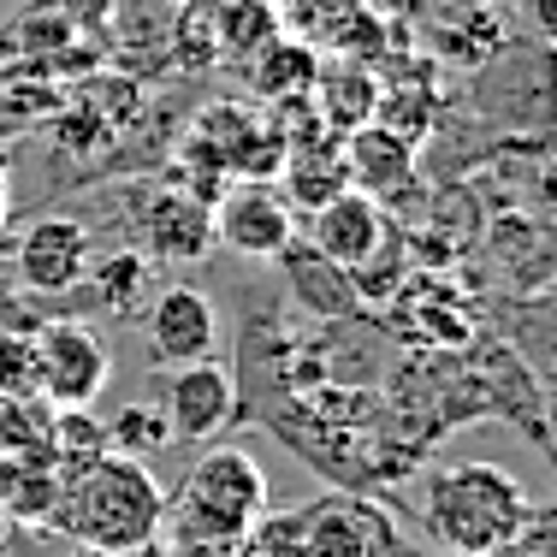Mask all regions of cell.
Returning a JSON list of instances; mask_svg holds the SVG:
<instances>
[{"label": "cell", "instance_id": "6da1fadb", "mask_svg": "<svg viewBox=\"0 0 557 557\" xmlns=\"http://www.w3.org/2000/svg\"><path fill=\"white\" fill-rule=\"evenodd\" d=\"M421 522L440 540L445 552L462 557H498L516 552L534 528V498L498 462H450V469L428 474V493H421Z\"/></svg>", "mask_w": 557, "mask_h": 557}, {"label": "cell", "instance_id": "7a4b0ae2", "mask_svg": "<svg viewBox=\"0 0 557 557\" xmlns=\"http://www.w3.org/2000/svg\"><path fill=\"white\" fill-rule=\"evenodd\" d=\"M48 522L65 528L77 546L137 557L143 546H154V534L166 528V493H161L149 462L108 450V457L89 462L84 474L60 481V504H54Z\"/></svg>", "mask_w": 557, "mask_h": 557}, {"label": "cell", "instance_id": "3957f363", "mask_svg": "<svg viewBox=\"0 0 557 557\" xmlns=\"http://www.w3.org/2000/svg\"><path fill=\"white\" fill-rule=\"evenodd\" d=\"M268 510V469L237 445H214L196 457V469L184 474V493L172 498V540H202V546L232 552Z\"/></svg>", "mask_w": 557, "mask_h": 557}, {"label": "cell", "instance_id": "277c9868", "mask_svg": "<svg viewBox=\"0 0 557 557\" xmlns=\"http://www.w3.org/2000/svg\"><path fill=\"white\" fill-rule=\"evenodd\" d=\"M36 362H42V397L54 409H89L113 380V356L96 326L48 321L36 326Z\"/></svg>", "mask_w": 557, "mask_h": 557}, {"label": "cell", "instance_id": "5b68a950", "mask_svg": "<svg viewBox=\"0 0 557 557\" xmlns=\"http://www.w3.org/2000/svg\"><path fill=\"white\" fill-rule=\"evenodd\" d=\"M302 516V552L309 557H404V534L386 510L356 498H321Z\"/></svg>", "mask_w": 557, "mask_h": 557}, {"label": "cell", "instance_id": "8992f818", "mask_svg": "<svg viewBox=\"0 0 557 557\" xmlns=\"http://www.w3.org/2000/svg\"><path fill=\"white\" fill-rule=\"evenodd\" d=\"M161 416H166L172 440H190V445L220 440V433L237 421V380H232V368H225V362L172 368V374H166V397H161Z\"/></svg>", "mask_w": 557, "mask_h": 557}, {"label": "cell", "instance_id": "52a82bcc", "mask_svg": "<svg viewBox=\"0 0 557 557\" xmlns=\"http://www.w3.org/2000/svg\"><path fill=\"white\" fill-rule=\"evenodd\" d=\"M208 214H214V244H225L244 261H273L297 237V220H290L285 196H273L268 184H232Z\"/></svg>", "mask_w": 557, "mask_h": 557}, {"label": "cell", "instance_id": "ba28073f", "mask_svg": "<svg viewBox=\"0 0 557 557\" xmlns=\"http://www.w3.org/2000/svg\"><path fill=\"white\" fill-rule=\"evenodd\" d=\"M143 338H149L154 362H166V368L214 362V350H220V309L196 285H166L161 297L149 302Z\"/></svg>", "mask_w": 557, "mask_h": 557}, {"label": "cell", "instance_id": "9c48e42d", "mask_svg": "<svg viewBox=\"0 0 557 557\" xmlns=\"http://www.w3.org/2000/svg\"><path fill=\"white\" fill-rule=\"evenodd\" d=\"M386 208L374 202V196H362V190H344L333 196V202H321L309 214V244H314V256L321 261H333V268H368V261L386 249Z\"/></svg>", "mask_w": 557, "mask_h": 557}, {"label": "cell", "instance_id": "30bf717a", "mask_svg": "<svg viewBox=\"0 0 557 557\" xmlns=\"http://www.w3.org/2000/svg\"><path fill=\"white\" fill-rule=\"evenodd\" d=\"M18 273L30 290H77L89 273V232L77 220H36L18 244Z\"/></svg>", "mask_w": 557, "mask_h": 557}, {"label": "cell", "instance_id": "8fae6325", "mask_svg": "<svg viewBox=\"0 0 557 557\" xmlns=\"http://www.w3.org/2000/svg\"><path fill=\"white\" fill-rule=\"evenodd\" d=\"M278 178H285V208H321L333 196L350 190V166H344V137L338 131H309V137L285 143V161H278Z\"/></svg>", "mask_w": 557, "mask_h": 557}, {"label": "cell", "instance_id": "7c38bea8", "mask_svg": "<svg viewBox=\"0 0 557 557\" xmlns=\"http://www.w3.org/2000/svg\"><path fill=\"white\" fill-rule=\"evenodd\" d=\"M344 166H350V190L380 202V196H397L416 178V143H404L380 119H368V125L344 131Z\"/></svg>", "mask_w": 557, "mask_h": 557}, {"label": "cell", "instance_id": "4fadbf2b", "mask_svg": "<svg viewBox=\"0 0 557 557\" xmlns=\"http://www.w3.org/2000/svg\"><path fill=\"white\" fill-rule=\"evenodd\" d=\"M143 232H149V249L161 261H202L214 249V214L178 190L154 196L149 214H143Z\"/></svg>", "mask_w": 557, "mask_h": 557}, {"label": "cell", "instance_id": "5bb4252c", "mask_svg": "<svg viewBox=\"0 0 557 557\" xmlns=\"http://www.w3.org/2000/svg\"><path fill=\"white\" fill-rule=\"evenodd\" d=\"M309 108L314 119H321L326 131H356V125H368L380 108V84H374V72L368 65H356V60H344L333 65V72H321L314 77V96H309Z\"/></svg>", "mask_w": 557, "mask_h": 557}, {"label": "cell", "instance_id": "9a60e30c", "mask_svg": "<svg viewBox=\"0 0 557 557\" xmlns=\"http://www.w3.org/2000/svg\"><path fill=\"white\" fill-rule=\"evenodd\" d=\"M314 77H321V54H314L302 36H273L261 54H249V84H256L268 101L314 96Z\"/></svg>", "mask_w": 557, "mask_h": 557}, {"label": "cell", "instance_id": "2e32d148", "mask_svg": "<svg viewBox=\"0 0 557 557\" xmlns=\"http://www.w3.org/2000/svg\"><path fill=\"white\" fill-rule=\"evenodd\" d=\"M54 504H60L54 462H36V457L0 462V510H7V522H48Z\"/></svg>", "mask_w": 557, "mask_h": 557}, {"label": "cell", "instance_id": "e0dca14e", "mask_svg": "<svg viewBox=\"0 0 557 557\" xmlns=\"http://www.w3.org/2000/svg\"><path fill=\"white\" fill-rule=\"evenodd\" d=\"M84 285L96 290V302H101L108 314H131L143 297H149V261L131 256V249H113V256L89 261Z\"/></svg>", "mask_w": 557, "mask_h": 557}, {"label": "cell", "instance_id": "ac0fdd59", "mask_svg": "<svg viewBox=\"0 0 557 557\" xmlns=\"http://www.w3.org/2000/svg\"><path fill=\"white\" fill-rule=\"evenodd\" d=\"M108 445L119 450V457L149 462L154 450L172 445V428H166V416H161L154 404H125V409H119V416L108 421Z\"/></svg>", "mask_w": 557, "mask_h": 557}, {"label": "cell", "instance_id": "d6986e66", "mask_svg": "<svg viewBox=\"0 0 557 557\" xmlns=\"http://www.w3.org/2000/svg\"><path fill=\"white\" fill-rule=\"evenodd\" d=\"M220 36H225V48H237V54H261V48L278 36L273 0H232L225 18H220Z\"/></svg>", "mask_w": 557, "mask_h": 557}, {"label": "cell", "instance_id": "ffe728a7", "mask_svg": "<svg viewBox=\"0 0 557 557\" xmlns=\"http://www.w3.org/2000/svg\"><path fill=\"white\" fill-rule=\"evenodd\" d=\"M0 397H42L36 333H0Z\"/></svg>", "mask_w": 557, "mask_h": 557}, {"label": "cell", "instance_id": "44dd1931", "mask_svg": "<svg viewBox=\"0 0 557 557\" xmlns=\"http://www.w3.org/2000/svg\"><path fill=\"white\" fill-rule=\"evenodd\" d=\"M232 552H244V557H309L302 552V516H273L268 510Z\"/></svg>", "mask_w": 557, "mask_h": 557}, {"label": "cell", "instance_id": "7402d4cb", "mask_svg": "<svg viewBox=\"0 0 557 557\" xmlns=\"http://www.w3.org/2000/svg\"><path fill=\"white\" fill-rule=\"evenodd\" d=\"M333 278H344V268H333V261H321V256H297V290H302V297H314L326 314L350 302V290L333 285Z\"/></svg>", "mask_w": 557, "mask_h": 557}, {"label": "cell", "instance_id": "603a6c76", "mask_svg": "<svg viewBox=\"0 0 557 557\" xmlns=\"http://www.w3.org/2000/svg\"><path fill=\"white\" fill-rule=\"evenodd\" d=\"M108 12H113V0H60V18L72 24H89V30H96V24H108Z\"/></svg>", "mask_w": 557, "mask_h": 557}, {"label": "cell", "instance_id": "cb8c5ba5", "mask_svg": "<svg viewBox=\"0 0 557 557\" xmlns=\"http://www.w3.org/2000/svg\"><path fill=\"white\" fill-rule=\"evenodd\" d=\"M161 557H225L220 546H202V540H166Z\"/></svg>", "mask_w": 557, "mask_h": 557}, {"label": "cell", "instance_id": "d4e9b609", "mask_svg": "<svg viewBox=\"0 0 557 557\" xmlns=\"http://www.w3.org/2000/svg\"><path fill=\"white\" fill-rule=\"evenodd\" d=\"M65 557H113V552H96V546H72Z\"/></svg>", "mask_w": 557, "mask_h": 557}, {"label": "cell", "instance_id": "484cf974", "mask_svg": "<svg viewBox=\"0 0 557 557\" xmlns=\"http://www.w3.org/2000/svg\"><path fill=\"white\" fill-rule=\"evenodd\" d=\"M137 557H161V552H154V546H143V552H137Z\"/></svg>", "mask_w": 557, "mask_h": 557}, {"label": "cell", "instance_id": "4316f807", "mask_svg": "<svg viewBox=\"0 0 557 557\" xmlns=\"http://www.w3.org/2000/svg\"><path fill=\"white\" fill-rule=\"evenodd\" d=\"M0 534H7V510H0Z\"/></svg>", "mask_w": 557, "mask_h": 557}, {"label": "cell", "instance_id": "83f0119b", "mask_svg": "<svg viewBox=\"0 0 557 557\" xmlns=\"http://www.w3.org/2000/svg\"><path fill=\"white\" fill-rule=\"evenodd\" d=\"M486 7H504V0H486Z\"/></svg>", "mask_w": 557, "mask_h": 557}, {"label": "cell", "instance_id": "f1b7e54d", "mask_svg": "<svg viewBox=\"0 0 557 557\" xmlns=\"http://www.w3.org/2000/svg\"><path fill=\"white\" fill-rule=\"evenodd\" d=\"M445 557H462V552H445Z\"/></svg>", "mask_w": 557, "mask_h": 557}]
</instances>
